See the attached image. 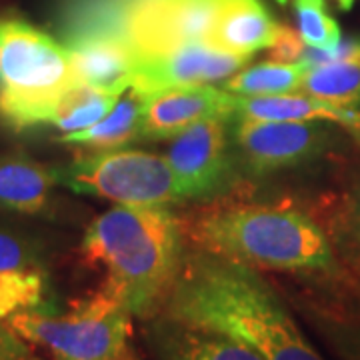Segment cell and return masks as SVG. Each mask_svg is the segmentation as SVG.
<instances>
[{
  "label": "cell",
  "mask_w": 360,
  "mask_h": 360,
  "mask_svg": "<svg viewBox=\"0 0 360 360\" xmlns=\"http://www.w3.org/2000/svg\"><path fill=\"white\" fill-rule=\"evenodd\" d=\"M162 314L229 335L262 360H322L257 270L208 250L184 255Z\"/></svg>",
  "instance_id": "obj_1"
},
{
  "label": "cell",
  "mask_w": 360,
  "mask_h": 360,
  "mask_svg": "<svg viewBox=\"0 0 360 360\" xmlns=\"http://www.w3.org/2000/svg\"><path fill=\"white\" fill-rule=\"evenodd\" d=\"M184 229L167 206L118 205L96 217L84 232L80 255L104 270L106 295L132 316L153 319L165 310L179 278Z\"/></svg>",
  "instance_id": "obj_2"
},
{
  "label": "cell",
  "mask_w": 360,
  "mask_h": 360,
  "mask_svg": "<svg viewBox=\"0 0 360 360\" xmlns=\"http://www.w3.org/2000/svg\"><path fill=\"white\" fill-rule=\"evenodd\" d=\"M186 232L200 250L252 269L319 274L338 269L321 224L290 206H224L198 217Z\"/></svg>",
  "instance_id": "obj_3"
},
{
  "label": "cell",
  "mask_w": 360,
  "mask_h": 360,
  "mask_svg": "<svg viewBox=\"0 0 360 360\" xmlns=\"http://www.w3.org/2000/svg\"><path fill=\"white\" fill-rule=\"evenodd\" d=\"M80 82L63 42L16 16H0V120L34 127L39 110Z\"/></svg>",
  "instance_id": "obj_4"
},
{
  "label": "cell",
  "mask_w": 360,
  "mask_h": 360,
  "mask_svg": "<svg viewBox=\"0 0 360 360\" xmlns=\"http://www.w3.org/2000/svg\"><path fill=\"white\" fill-rule=\"evenodd\" d=\"M18 335L51 352L52 360H127L134 356L132 312L104 290L65 314L25 310L8 319Z\"/></svg>",
  "instance_id": "obj_5"
},
{
  "label": "cell",
  "mask_w": 360,
  "mask_h": 360,
  "mask_svg": "<svg viewBox=\"0 0 360 360\" xmlns=\"http://www.w3.org/2000/svg\"><path fill=\"white\" fill-rule=\"evenodd\" d=\"M58 184L77 194L101 196L124 206L155 208L182 200L167 156L132 148L80 156L58 168Z\"/></svg>",
  "instance_id": "obj_6"
},
{
  "label": "cell",
  "mask_w": 360,
  "mask_h": 360,
  "mask_svg": "<svg viewBox=\"0 0 360 360\" xmlns=\"http://www.w3.org/2000/svg\"><path fill=\"white\" fill-rule=\"evenodd\" d=\"M236 155L250 174H270L321 156L333 142L322 120H257L238 118L232 127Z\"/></svg>",
  "instance_id": "obj_7"
},
{
  "label": "cell",
  "mask_w": 360,
  "mask_h": 360,
  "mask_svg": "<svg viewBox=\"0 0 360 360\" xmlns=\"http://www.w3.org/2000/svg\"><path fill=\"white\" fill-rule=\"evenodd\" d=\"M229 118L208 116L182 130L168 146V165L179 180L182 200L219 194L231 180Z\"/></svg>",
  "instance_id": "obj_8"
},
{
  "label": "cell",
  "mask_w": 360,
  "mask_h": 360,
  "mask_svg": "<svg viewBox=\"0 0 360 360\" xmlns=\"http://www.w3.org/2000/svg\"><path fill=\"white\" fill-rule=\"evenodd\" d=\"M250 56L232 54L208 42L182 44L170 51L141 54L130 89L144 98L174 86L222 82L248 65Z\"/></svg>",
  "instance_id": "obj_9"
},
{
  "label": "cell",
  "mask_w": 360,
  "mask_h": 360,
  "mask_svg": "<svg viewBox=\"0 0 360 360\" xmlns=\"http://www.w3.org/2000/svg\"><path fill=\"white\" fill-rule=\"evenodd\" d=\"M234 98L229 90L208 84L174 86L144 98L141 118V139L165 141L174 139L191 124L208 116L234 115Z\"/></svg>",
  "instance_id": "obj_10"
},
{
  "label": "cell",
  "mask_w": 360,
  "mask_h": 360,
  "mask_svg": "<svg viewBox=\"0 0 360 360\" xmlns=\"http://www.w3.org/2000/svg\"><path fill=\"white\" fill-rule=\"evenodd\" d=\"M65 46L80 82L118 96L132 86L139 56L122 40L98 30H66Z\"/></svg>",
  "instance_id": "obj_11"
},
{
  "label": "cell",
  "mask_w": 360,
  "mask_h": 360,
  "mask_svg": "<svg viewBox=\"0 0 360 360\" xmlns=\"http://www.w3.org/2000/svg\"><path fill=\"white\" fill-rule=\"evenodd\" d=\"M49 276L34 250L18 236L0 231V321L42 307Z\"/></svg>",
  "instance_id": "obj_12"
},
{
  "label": "cell",
  "mask_w": 360,
  "mask_h": 360,
  "mask_svg": "<svg viewBox=\"0 0 360 360\" xmlns=\"http://www.w3.org/2000/svg\"><path fill=\"white\" fill-rule=\"evenodd\" d=\"M234 115L257 120H322L336 122L360 139V108L333 104L310 96L307 92L274 94V96H238L234 98Z\"/></svg>",
  "instance_id": "obj_13"
},
{
  "label": "cell",
  "mask_w": 360,
  "mask_h": 360,
  "mask_svg": "<svg viewBox=\"0 0 360 360\" xmlns=\"http://www.w3.org/2000/svg\"><path fill=\"white\" fill-rule=\"evenodd\" d=\"M155 345L162 360H262L229 335L165 314L155 326Z\"/></svg>",
  "instance_id": "obj_14"
},
{
  "label": "cell",
  "mask_w": 360,
  "mask_h": 360,
  "mask_svg": "<svg viewBox=\"0 0 360 360\" xmlns=\"http://www.w3.org/2000/svg\"><path fill=\"white\" fill-rule=\"evenodd\" d=\"M58 168L46 167L25 153L0 155V210L16 214H44Z\"/></svg>",
  "instance_id": "obj_15"
},
{
  "label": "cell",
  "mask_w": 360,
  "mask_h": 360,
  "mask_svg": "<svg viewBox=\"0 0 360 360\" xmlns=\"http://www.w3.org/2000/svg\"><path fill=\"white\" fill-rule=\"evenodd\" d=\"M278 32L281 25L260 0H224L208 44L232 54L252 56L270 49Z\"/></svg>",
  "instance_id": "obj_16"
},
{
  "label": "cell",
  "mask_w": 360,
  "mask_h": 360,
  "mask_svg": "<svg viewBox=\"0 0 360 360\" xmlns=\"http://www.w3.org/2000/svg\"><path fill=\"white\" fill-rule=\"evenodd\" d=\"M120 96L77 82L40 108L34 118V127L51 124L65 134L89 129L115 108Z\"/></svg>",
  "instance_id": "obj_17"
},
{
  "label": "cell",
  "mask_w": 360,
  "mask_h": 360,
  "mask_svg": "<svg viewBox=\"0 0 360 360\" xmlns=\"http://www.w3.org/2000/svg\"><path fill=\"white\" fill-rule=\"evenodd\" d=\"M144 96L129 89L115 104V108L89 129L63 134L58 141L70 146L92 150H115L141 139V118Z\"/></svg>",
  "instance_id": "obj_18"
},
{
  "label": "cell",
  "mask_w": 360,
  "mask_h": 360,
  "mask_svg": "<svg viewBox=\"0 0 360 360\" xmlns=\"http://www.w3.org/2000/svg\"><path fill=\"white\" fill-rule=\"evenodd\" d=\"M304 68L298 63H262L246 66L224 80V90L238 96H274L300 92Z\"/></svg>",
  "instance_id": "obj_19"
},
{
  "label": "cell",
  "mask_w": 360,
  "mask_h": 360,
  "mask_svg": "<svg viewBox=\"0 0 360 360\" xmlns=\"http://www.w3.org/2000/svg\"><path fill=\"white\" fill-rule=\"evenodd\" d=\"M300 92L342 106H360V63H338L309 68Z\"/></svg>",
  "instance_id": "obj_20"
},
{
  "label": "cell",
  "mask_w": 360,
  "mask_h": 360,
  "mask_svg": "<svg viewBox=\"0 0 360 360\" xmlns=\"http://www.w3.org/2000/svg\"><path fill=\"white\" fill-rule=\"evenodd\" d=\"M298 34L310 49H333L342 40V30L328 13L324 0H295Z\"/></svg>",
  "instance_id": "obj_21"
},
{
  "label": "cell",
  "mask_w": 360,
  "mask_h": 360,
  "mask_svg": "<svg viewBox=\"0 0 360 360\" xmlns=\"http://www.w3.org/2000/svg\"><path fill=\"white\" fill-rule=\"evenodd\" d=\"M312 322L340 360H360V322L312 312Z\"/></svg>",
  "instance_id": "obj_22"
},
{
  "label": "cell",
  "mask_w": 360,
  "mask_h": 360,
  "mask_svg": "<svg viewBox=\"0 0 360 360\" xmlns=\"http://www.w3.org/2000/svg\"><path fill=\"white\" fill-rule=\"evenodd\" d=\"M304 70L338 63H360V37L342 39L333 49H310L307 46L296 60Z\"/></svg>",
  "instance_id": "obj_23"
},
{
  "label": "cell",
  "mask_w": 360,
  "mask_h": 360,
  "mask_svg": "<svg viewBox=\"0 0 360 360\" xmlns=\"http://www.w3.org/2000/svg\"><path fill=\"white\" fill-rule=\"evenodd\" d=\"M0 360H40L30 342L6 321H0Z\"/></svg>",
  "instance_id": "obj_24"
},
{
  "label": "cell",
  "mask_w": 360,
  "mask_h": 360,
  "mask_svg": "<svg viewBox=\"0 0 360 360\" xmlns=\"http://www.w3.org/2000/svg\"><path fill=\"white\" fill-rule=\"evenodd\" d=\"M304 49H307V44L302 42L298 30L281 25L278 39L269 51L274 63H296L300 58V54L304 52Z\"/></svg>",
  "instance_id": "obj_25"
},
{
  "label": "cell",
  "mask_w": 360,
  "mask_h": 360,
  "mask_svg": "<svg viewBox=\"0 0 360 360\" xmlns=\"http://www.w3.org/2000/svg\"><path fill=\"white\" fill-rule=\"evenodd\" d=\"M350 224H352V238L360 250V184L354 193V198H352V206H350Z\"/></svg>",
  "instance_id": "obj_26"
},
{
  "label": "cell",
  "mask_w": 360,
  "mask_h": 360,
  "mask_svg": "<svg viewBox=\"0 0 360 360\" xmlns=\"http://www.w3.org/2000/svg\"><path fill=\"white\" fill-rule=\"evenodd\" d=\"M340 11H350L354 6V0H335Z\"/></svg>",
  "instance_id": "obj_27"
},
{
  "label": "cell",
  "mask_w": 360,
  "mask_h": 360,
  "mask_svg": "<svg viewBox=\"0 0 360 360\" xmlns=\"http://www.w3.org/2000/svg\"><path fill=\"white\" fill-rule=\"evenodd\" d=\"M127 360H139V359H136V356H132V359H127Z\"/></svg>",
  "instance_id": "obj_28"
},
{
  "label": "cell",
  "mask_w": 360,
  "mask_h": 360,
  "mask_svg": "<svg viewBox=\"0 0 360 360\" xmlns=\"http://www.w3.org/2000/svg\"><path fill=\"white\" fill-rule=\"evenodd\" d=\"M278 2H281V4H284V2H286V0H278Z\"/></svg>",
  "instance_id": "obj_29"
}]
</instances>
